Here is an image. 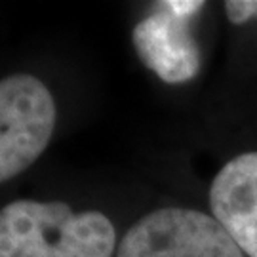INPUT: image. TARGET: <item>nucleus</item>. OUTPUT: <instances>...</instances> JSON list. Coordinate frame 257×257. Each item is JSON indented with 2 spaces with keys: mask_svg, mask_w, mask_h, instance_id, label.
<instances>
[{
  "mask_svg": "<svg viewBox=\"0 0 257 257\" xmlns=\"http://www.w3.org/2000/svg\"><path fill=\"white\" fill-rule=\"evenodd\" d=\"M164 6L175 12L177 16H183V18H193L196 12H200V8L204 6V2L200 0H166Z\"/></svg>",
  "mask_w": 257,
  "mask_h": 257,
  "instance_id": "obj_7",
  "label": "nucleus"
},
{
  "mask_svg": "<svg viewBox=\"0 0 257 257\" xmlns=\"http://www.w3.org/2000/svg\"><path fill=\"white\" fill-rule=\"evenodd\" d=\"M116 229L97 210L14 200L0 210V257H112Z\"/></svg>",
  "mask_w": 257,
  "mask_h": 257,
  "instance_id": "obj_1",
  "label": "nucleus"
},
{
  "mask_svg": "<svg viewBox=\"0 0 257 257\" xmlns=\"http://www.w3.org/2000/svg\"><path fill=\"white\" fill-rule=\"evenodd\" d=\"M116 257H246L210 213L183 206L149 211L122 236Z\"/></svg>",
  "mask_w": 257,
  "mask_h": 257,
  "instance_id": "obj_2",
  "label": "nucleus"
},
{
  "mask_svg": "<svg viewBox=\"0 0 257 257\" xmlns=\"http://www.w3.org/2000/svg\"><path fill=\"white\" fill-rule=\"evenodd\" d=\"M55 122L54 95L37 76L16 73L0 80V183L37 162Z\"/></svg>",
  "mask_w": 257,
  "mask_h": 257,
  "instance_id": "obj_3",
  "label": "nucleus"
},
{
  "mask_svg": "<svg viewBox=\"0 0 257 257\" xmlns=\"http://www.w3.org/2000/svg\"><path fill=\"white\" fill-rule=\"evenodd\" d=\"M211 215L242 253L257 257V151L242 153L221 166L210 185Z\"/></svg>",
  "mask_w": 257,
  "mask_h": 257,
  "instance_id": "obj_5",
  "label": "nucleus"
},
{
  "mask_svg": "<svg viewBox=\"0 0 257 257\" xmlns=\"http://www.w3.org/2000/svg\"><path fill=\"white\" fill-rule=\"evenodd\" d=\"M227 19L234 25H244L257 18V0H229L225 2Z\"/></svg>",
  "mask_w": 257,
  "mask_h": 257,
  "instance_id": "obj_6",
  "label": "nucleus"
},
{
  "mask_svg": "<svg viewBox=\"0 0 257 257\" xmlns=\"http://www.w3.org/2000/svg\"><path fill=\"white\" fill-rule=\"evenodd\" d=\"M189 19L162 2V8L141 19L132 33L139 59L166 84L189 82L200 71V52Z\"/></svg>",
  "mask_w": 257,
  "mask_h": 257,
  "instance_id": "obj_4",
  "label": "nucleus"
}]
</instances>
